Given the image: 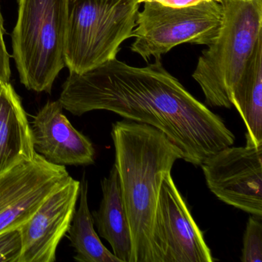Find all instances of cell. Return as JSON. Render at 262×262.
<instances>
[{
	"label": "cell",
	"instance_id": "cell-1",
	"mask_svg": "<svg viewBox=\"0 0 262 262\" xmlns=\"http://www.w3.org/2000/svg\"><path fill=\"white\" fill-rule=\"evenodd\" d=\"M59 102L74 116L105 110L151 125L195 166L235 140L223 119L170 74L161 59L135 67L116 58L81 74L70 73Z\"/></svg>",
	"mask_w": 262,
	"mask_h": 262
},
{
	"label": "cell",
	"instance_id": "cell-2",
	"mask_svg": "<svg viewBox=\"0 0 262 262\" xmlns=\"http://www.w3.org/2000/svg\"><path fill=\"white\" fill-rule=\"evenodd\" d=\"M122 199L132 237L130 262H157L153 230L162 180L182 153L157 128L131 120L113 124Z\"/></svg>",
	"mask_w": 262,
	"mask_h": 262
},
{
	"label": "cell",
	"instance_id": "cell-3",
	"mask_svg": "<svg viewBox=\"0 0 262 262\" xmlns=\"http://www.w3.org/2000/svg\"><path fill=\"white\" fill-rule=\"evenodd\" d=\"M215 39L202 51L192 74L211 107L232 106L231 90L262 36V0H221Z\"/></svg>",
	"mask_w": 262,
	"mask_h": 262
},
{
	"label": "cell",
	"instance_id": "cell-4",
	"mask_svg": "<svg viewBox=\"0 0 262 262\" xmlns=\"http://www.w3.org/2000/svg\"><path fill=\"white\" fill-rule=\"evenodd\" d=\"M18 4L12 45L21 83L29 90L50 93L66 67L69 0H18Z\"/></svg>",
	"mask_w": 262,
	"mask_h": 262
},
{
	"label": "cell",
	"instance_id": "cell-5",
	"mask_svg": "<svg viewBox=\"0 0 262 262\" xmlns=\"http://www.w3.org/2000/svg\"><path fill=\"white\" fill-rule=\"evenodd\" d=\"M139 0H69L64 59L70 73H85L116 59L133 37Z\"/></svg>",
	"mask_w": 262,
	"mask_h": 262
},
{
	"label": "cell",
	"instance_id": "cell-6",
	"mask_svg": "<svg viewBox=\"0 0 262 262\" xmlns=\"http://www.w3.org/2000/svg\"><path fill=\"white\" fill-rule=\"evenodd\" d=\"M221 1V0H220ZM220 1L173 8L145 2L138 13L131 50L144 60L161 59L181 44L208 46L215 39L222 21Z\"/></svg>",
	"mask_w": 262,
	"mask_h": 262
},
{
	"label": "cell",
	"instance_id": "cell-7",
	"mask_svg": "<svg viewBox=\"0 0 262 262\" xmlns=\"http://www.w3.org/2000/svg\"><path fill=\"white\" fill-rule=\"evenodd\" d=\"M71 179L66 166L51 163L38 153L0 176V233L20 228Z\"/></svg>",
	"mask_w": 262,
	"mask_h": 262
},
{
	"label": "cell",
	"instance_id": "cell-8",
	"mask_svg": "<svg viewBox=\"0 0 262 262\" xmlns=\"http://www.w3.org/2000/svg\"><path fill=\"white\" fill-rule=\"evenodd\" d=\"M262 145L226 147L202 162L210 191L222 202L262 217Z\"/></svg>",
	"mask_w": 262,
	"mask_h": 262
},
{
	"label": "cell",
	"instance_id": "cell-9",
	"mask_svg": "<svg viewBox=\"0 0 262 262\" xmlns=\"http://www.w3.org/2000/svg\"><path fill=\"white\" fill-rule=\"evenodd\" d=\"M153 241L157 262H212L214 259L178 190L171 172L162 180Z\"/></svg>",
	"mask_w": 262,
	"mask_h": 262
},
{
	"label": "cell",
	"instance_id": "cell-10",
	"mask_svg": "<svg viewBox=\"0 0 262 262\" xmlns=\"http://www.w3.org/2000/svg\"><path fill=\"white\" fill-rule=\"evenodd\" d=\"M80 191L72 178L53 192L20 227L23 251L19 262H54L59 242L70 229Z\"/></svg>",
	"mask_w": 262,
	"mask_h": 262
},
{
	"label": "cell",
	"instance_id": "cell-11",
	"mask_svg": "<svg viewBox=\"0 0 262 262\" xmlns=\"http://www.w3.org/2000/svg\"><path fill=\"white\" fill-rule=\"evenodd\" d=\"M62 110L59 100L49 101L33 117L30 127L35 151L55 165H93V143L73 126Z\"/></svg>",
	"mask_w": 262,
	"mask_h": 262
},
{
	"label": "cell",
	"instance_id": "cell-12",
	"mask_svg": "<svg viewBox=\"0 0 262 262\" xmlns=\"http://www.w3.org/2000/svg\"><path fill=\"white\" fill-rule=\"evenodd\" d=\"M31 127L20 97L10 82L0 83V176L36 156Z\"/></svg>",
	"mask_w": 262,
	"mask_h": 262
},
{
	"label": "cell",
	"instance_id": "cell-13",
	"mask_svg": "<svg viewBox=\"0 0 262 262\" xmlns=\"http://www.w3.org/2000/svg\"><path fill=\"white\" fill-rule=\"evenodd\" d=\"M102 199L93 217L98 232L110 243L121 262L131 261L132 237L116 165L101 182Z\"/></svg>",
	"mask_w": 262,
	"mask_h": 262
},
{
	"label": "cell",
	"instance_id": "cell-14",
	"mask_svg": "<svg viewBox=\"0 0 262 262\" xmlns=\"http://www.w3.org/2000/svg\"><path fill=\"white\" fill-rule=\"evenodd\" d=\"M230 100L246 126V145H262V36L234 84Z\"/></svg>",
	"mask_w": 262,
	"mask_h": 262
},
{
	"label": "cell",
	"instance_id": "cell-15",
	"mask_svg": "<svg viewBox=\"0 0 262 262\" xmlns=\"http://www.w3.org/2000/svg\"><path fill=\"white\" fill-rule=\"evenodd\" d=\"M79 208L76 209L69 229V239L79 262H121L101 242L94 229V221L88 203V182H80Z\"/></svg>",
	"mask_w": 262,
	"mask_h": 262
},
{
	"label": "cell",
	"instance_id": "cell-16",
	"mask_svg": "<svg viewBox=\"0 0 262 262\" xmlns=\"http://www.w3.org/2000/svg\"><path fill=\"white\" fill-rule=\"evenodd\" d=\"M262 217L251 214L243 237L241 260L243 262L262 261Z\"/></svg>",
	"mask_w": 262,
	"mask_h": 262
},
{
	"label": "cell",
	"instance_id": "cell-17",
	"mask_svg": "<svg viewBox=\"0 0 262 262\" xmlns=\"http://www.w3.org/2000/svg\"><path fill=\"white\" fill-rule=\"evenodd\" d=\"M22 251L20 228L0 233V262H19Z\"/></svg>",
	"mask_w": 262,
	"mask_h": 262
},
{
	"label": "cell",
	"instance_id": "cell-18",
	"mask_svg": "<svg viewBox=\"0 0 262 262\" xmlns=\"http://www.w3.org/2000/svg\"><path fill=\"white\" fill-rule=\"evenodd\" d=\"M5 32L4 17L0 7V83L10 82L11 76L10 56L7 51L4 41Z\"/></svg>",
	"mask_w": 262,
	"mask_h": 262
},
{
	"label": "cell",
	"instance_id": "cell-19",
	"mask_svg": "<svg viewBox=\"0 0 262 262\" xmlns=\"http://www.w3.org/2000/svg\"><path fill=\"white\" fill-rule=\"evenodd\" d=\"M209 1H220V0H139L140 4L145 2H156L165 7H173V8L191 7V6L198 5L202 3L209 2Z\"/></svg>",
	"mask_w": 262,
	"mask_h": 262
}]
</instances>
